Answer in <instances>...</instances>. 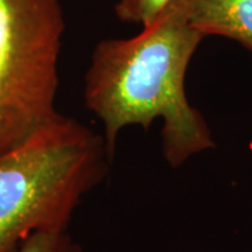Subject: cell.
<instances>
[{
	"label": "cell",
	"mask_w": 252,
	"mask_h": 252,
	"mask_svg": "<svg viewBox=\"0 0 252 252\" xmlns=\"http://www.w3.org/2000/svg\"><path fill=\"white\" fill-rule=\"evenodd\" d=\"M59 0H0V153L59 115Z\"/></svg>",
	"instance_id": "cell-3"
},
{
	"label": "cell",
	"mask_w": 252,
	"mask_h": 252,
	"mask_svg": "<svg viewBox=\"0 0 252 252\" xmlns=\"http://www.w3.org/2000/svg\"><path fill=\"white\" fill-rule=\"evenodd\" d=\"M16 252H84L67 230H45L30 235Z\"/></svg>",
	"instance_id": "cell-5"
},
{
	"label": "cell",
	"mask_w": 252,
	"mask_h": 252,
	"mask_svg": "<svg viewBox=\"0 0 252 252\" xmlns=\"http://www.w3.org/2000/svg\"><path fill=\"white\" fill-rule=\"evenodd\" d=\"M205 36L233 39L252 52V0H174Z\"/></svg>",
	"instance_id": "cell-4"
},
{
	"label": "cell",
	"mask_w": 252,
	"mask_h": 252,
	"mask_svg": "<svg viewBox=\"0 0 252 252\" xmlns=\"http://www.w3.org/2000/svg\"><path fill=\"white\" fill-rule=\"evenodd\" d=\"M206 36L180 6L168 7L130 38L95 45L84 77V102L102 125L109 158L126 126L147 130L161 121V152L171 168L215 147L203 115L189 102V63Z\"/></svg>",
	"instance_id": "cell-1"
},
{
	"label": "cell",
	"mask_w": 252,
	"mask_h": 252,
	"mask_svg": "<svg viewBox=\"0 0 252 252\" xmlns=\"http://www.w3.org/2000/svg\"><path fill=\"white\" fill-rule=\"evenodd\" d=\"M109 161L102 136L61 114L0 153V252H16L38 231L67 230Z\"/></svg>",
	"instance_id": "cell-2"
},
{
	"label": "cell",
	"mask_w": 252,
	"mask_h": 252,
	"mask_svg": "<svg viewBox=\"0 0 252 252\" xmlns=\"http://www.w3.org/2000/svg\"><path fill=\"white\" fill-rule=\"evenodd\" d=\"M172 1L174 0H119L115 13L119 20L143 27L152 23Z\"/></svg>",
	"instance_id": "cell-6"
}]
</instances>
